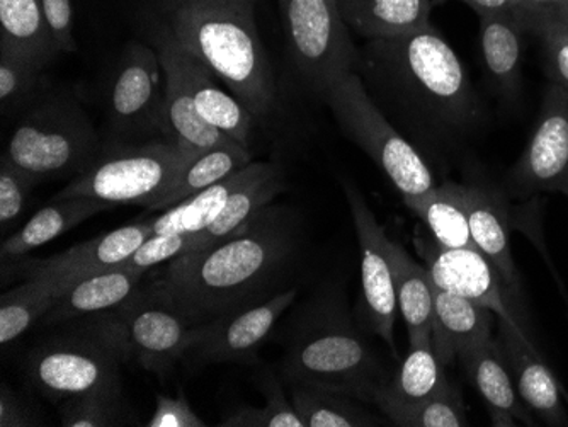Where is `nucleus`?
I'll use <instances>...</instances> for the list:
<instances>
[{
  "label": "nucleus",
  "mask_w": 568,
  "mask_h": 427,
  "mask_svg": "<svg viewBox=\"0 0 568 427\" xmlns=\"http://www.w3.org/2000/svg\"><path fill=\"white\" fill-rule=\"evenodd\" d=\"M356 72L376 106L424 159L448 154L484 116L467 69L434 27L368 40Z\"/></svg>",
  "instance_id": "obj_1"
},
{
  "label": "nucleus",
  "mask_w": 568,
  "mask_h": 427,
  "mask_svg": "<svg viewBox=\"0 0 568 427\" xmlns=\"http://www.w3.org/2000/svg\"><path fill=\"white\" fill-rule=\"evenodd\" d=\"M300 253L296 216L271 203L234 237L168 263L146 289L193 327L209 324L283 292Z\"/></svg>",
  "instance_id": "obj_2"
},
{
  "label": "nucleus",
  "mask_w": 568,
  "mask_h": 427,
  "mask_svg": "<svg viewBox=\"0 0 568 427\" xmlns=\"http://www.w3.org/2000/svg\"><path fill=\"white\" fill-rule=\"evenodd\" d=\"M162 24L255 120L273 114L276 82L255 22V0H164Z\"/></svg>",
  "instance_id": "obj_3"
},
{
  "label": "nucleus",
  "mask_w": 568,
  "mask_h": 427,
  "mask_svg": "<svg viewBox=\"0 0 568 427\" xmlns=\"http://www.w3.org/2000/svg\"><path fill=\"white\" fill-rule=\"evenodd\" d=\"M281 375L290 385L349 395L365 404H375L390 378L337 288L303 308L284 347Z\"/></svg>",
  "instance_id": "obj_4"
},
{
  "label": "nucleus",
  "mask_w": 568,
  "mask_h": 427,
  "mask_svg": "<svg viewBox=\"0 0 568 427\" xmlns=\"http://www.w3.org/2000/svg\"><path fill=\"white\" fill-rule=\"evenodd\" d=\"M9 135L2 159L44 181L75 180L104 150L101 136L72 92L34 95Z\"/></svg>",
  "instance_id": "obj_5"
},
{
  "label": "nucleus",
  "mask_w": 568,
  "mask_h": 427,
  "mask_svg": "<svg viewBox=\"0 0 568 427\" xmlns=\"http://www.w3.org/2000/svg\"><path fill=\"white\" fill-rule=\"evenodd\" d=\"M197 155L165 140L104 145L94 165L55 197L85 196L108 205L149 210L178 184Z\"/></svg>",
  "instance_id": "obj_6"
},
{
  "label": "nucleus",
  "mask_w": 568,
  "mask_h": 427,
  "mask_svg": "<svg viewBox=\"0 0 568 427\" xmlns=\"http://www.w3.org/2000/svg\"><path fill=\"white\" fill-rule=\"evenodd\" d=\"M322 99L341 132L375 162L397 187L402 200L419 196L436 186V177L424 155L376 106L359 73H347Z\"/></svg>",
  "instance_id": "obj_7"
},
{
  "label": "nucleus",
  "mask_w": 568,
  "mask_h": 427,
  "mask_svg": "<svg viewBox=\"0 0 568 427\" xmlns=\"http://www.w3.org/2000/svg\"><path fill=\"white\" fill-rule=\"evenodd\" d=\"M94 333L62 334L34 347L26 359L30 384L50 400L99 388L121 387V362L128 358L113 315L102 314Z\"/></svg>",
  "instance_id": "obj_8"
},
{
  "label": "nucleus",
  "mask_w": 568,
  "mask_h": 427,
  "mask_svg": "<svg viewBox=\"0 0 568 427\" xmlns=\"http://www.w3.org/2000/svg\"><path fill=\"white\" fill-rule=\"evenodd\" d=\"M296 72L315 94L356 72L359 52L337 0H277Z\"/></svg>",
  "instance_id": "obj_9"
},
{
  "label": "nucleus",
  "mask_w": 568,
  "mask_h": 427,
  "mask_svg": "<svg viewBox=\"0 0 568 427\" xmlns=\"http://www.w3.org/2000/svg\"><path fill=\"white\" fill-rule=\"evenodd\" d=\"M110 140L104 145L168 140L165 79L155 48L133 41L124 48L106 103Z\"/></svg>",
  "instance_id": "obj_10"
},
{
  "label": "nucleus",
  "mask_w": 568,
  "mask_h": 427,
  "mask_svg": "<svg viewBox=\"0 0 568 427\" xmlns=\"http://www.w3.org/2000/svg\"><path fill=\"white\" fill-rule=\"evenodd\" d=\"M111 315L120 327L128 358L135 359L143 369L158 376L171 373L193 346V325L149 289L140 288L130 302Z\"/></svg>",
  "instance_id": "obj_11"
},
{
  "label": "nucleus",
  "mask_w": 568,
  "mask_h": 427,
  "mask_svg": "<svg viewBox=\"0 0 568 427\" xmlns=\"http://www.w3.org/2000/svg\"><path fill=\"white\" fill-rule=\"evenodd\" d=\"M343 186L359 241L361 289L366 322L369 329L388 344L397 358L395 321L398 304L390 261V238L386 237L385 228L379 225L365 196L354 184L344 181Z\"/></svg>",
  "instance_id": "obj_12"
},
{
  "label": "nucleus",
  "mask_w": 568,
  "mask_h": 427,
  "mask_svg": "<svg viewBox=\"0 0 568 427\" xmlns=\"http://www.w3.org/2000/svg\"><path fill=\"white\" fill-rule=\"evenodd\" d=\"M535 133L507 175L516 196L564 193L568 186V89L550 82Z\"/></svg>",
  "instance_id": "obj_13"
},
{
  "label": "nucleus",
  "mask_w": 568,
  "mask_h": 427,
  "mask_svg": "<svg viewBox=\"0 0 568 427\" xmlns=\"http://www.w3.org/2000/svg\"><path fill=\"white\" fill-rule=\"evenodd\" d=\"M298 288L283 289L264 304L209 324L194 325V340L187 350L194 366L237 363L254 365L261 346L270 339L277 321L295 304Z\"/></svg>",
  "instance_id": "obj_14"
},
{
  "label": "nucleus",
  "mask_w": 568,
  "mask_h": 427,
  "mask_svg": "<svg viewBox=\"0 0 568 427\" xmlns=\"http://www.w3.org/2000/svg\"><path fill=\"white\" fill-rule=\"evenodd\" d=\"M414 244L437 288L471 299L499 318L518 322L525 329V321L514 307L513 293L478 248H446L423 237L414 238Z\"/></svg>",
  "instance_id": "obj_15"
},
{
  "label": "nucleus",
  "mask_w": 568,
  "mask_h": 427,
  "mask_svg": "<svg viewBox=\"0 0 568 427\" xmlns=\"http://www.w3.org/2000/svg\"><path fill=\"white\" fill-rule=\"evenodd\" d=\"M152 235V220L130 223L116 231L73 245L65 253L48 260L19 261L16 267L26 279L51 276L62 279L63 285H67L89 274L121 266Z\"/></svg>",
  "instance_id": "obj_16"
},
{
  "label": "nucleus",
  "mask_w": 568,
  "mask_h": 427,
  "mask_svg": "<svg viewBox=\"0 0 568 427\" xmlns=\"http://www.w3.org/2000/svg\"><path fill=\"white\" fill-rule=\"evenodd\" d=\"M499 344L513 373L516 390L535 419L544 426H568L557 378L529 343L528 333L518 322L499 318Z\"/></svg>",
  "instance_id": "obj_17"
},
{
  "label": "nucleus",
  "mask_w": 568,
  "mask_h": 427,
  "mask_svg": "<svg viewBox=\"0 0 568 427\" xmlns=\"http://www.w3.org/2000/svg\"><path fill=\"white\" fill-rule=\"evenodd\" d=\"M158 33L164 38L171 48L175 62L183 70L187 88L193 95L194 106L197 113L210 126L219 130L226 139L234 140L241 145H251L252 130L255 126V118L232 92L220 88L215 73L204 65L191 50L175 40L174 34L161 24Z\"/></svg>",
  "instance_id": "obj_18"
},
{
  "label": "nucleus",
  "mask_w": 568,
  "mask_h": 427,
  "mask_svg": "<svg viewBox=\"0 0 568 427\" xmlns=\"http://www.w3.org/2000/svg\"><path fill=\"white\" fill-rule=\"evenodd\" d=\"M143 274L121 264L67 283L41 322L44 325L63 324L116 311L140 292Z\"/></svg>",
  "instance_id": "obj_19"
},
{
  "label": "nucleus",
  "mask_w": 568,
  "mask_h": 427,
  "mask_svg": "<svg viewBox=\"0 0 568 427\" xmlns=\"http://www.w3.org/2000/svg\"><path fill=\"white\" fill-rule=\"evenodd\" d=\"M471 238L478 251L496 266L513 293L521 296V279L510 253L509 205L500 191L484 184H463Z\"/></svg>",
  "instance_id": "obj_20"
},
{
  "label": "nucleus",
  "mask_w": 568,
  "mask_h": 427,
  "mask_svg": "<svg viewBox=\"0 0 568 427\" xmlns=\"http://www.w3.org/2000/svg\"><path fill=\"white\" fill-rule=\"evenodd\" d=\"M459 362L471 384L484 398L493 426L513 427L518 426V423L536 426L538 420L523 404L516 390L513 373L507 365L499 340L490 339L467 350Z\"/></svg>",
  "instance_id": "obj_21"
},
{
  "label": "nucleus",
  "mask_w": 568,
  "mask_h": 427,
  "mask_svg": "<svg viewBox=\"0 0 568 427\" xmlns=\"http://www.w3.org/2000/svg\"><path fill=\"white\" fill-rule=\"evenodd\" d=\"M494 312L434 285L433 344L449 366L467 350L493 339Z\"/></svg>",
  "instance_id": "obj_22"
},
{
  "label": "nucleus",
  "mask_w": 568,
  "mask_h": 427,
  "mask_svg": "<svg viewBox=\"0 0 568 427\" xmlns=\"http://www.w3.org/2000/svg\"><path fill=\"white\" fill-rule=\"evenodd\" d=\"M153 48L158 50L164 69L165 79V118H168V140L178 143L187 152L201 154L204 150L223 145L234 140L226 139L219 130L210 126L197 113L193 95L187 88L183 70L175 62L171 48L161 34L153 37Z\"/></svg>",
  "instance_id": "obj_23"
},
{
  "label": "nucleus",
  "mask_w": 568,
  "mask_h": 427,
  "mask_svg": "<svg viewBox=\"0 0 568 427\" xmlns=\"http://www.w3.org/2000/svg\"><path fill=\"white\" fill-rule=\"evenodd\" d=\"M283 169L273 162H252L247 180L230 194L220 215L210 223L209 227L200 232V242L196 251L222 244L254 218L261 210L273 203L277 194L283 193Z\"/></svg>",
  "instance_id": "obj_24"
},
{
  "label": "nucleus",
  "mask_w": 568,
  "mask_h": 427,
  "mask_svg": "<svg viewBox=\"0 0 568 427\" xmlns=\"http://www.w3.org/2000/svg\"><path fill=\"white\" fill-rule=\"evenodd\" d=\"M528 33L513 16H480V50L490 88L507 103L521 94L523 38Z\"/></svg>",
  "instance_id": "obj_25"
},
{
  "label": "nucleus",
  "mask_w": 568,
  "mask_h": 427,
  "mask_svg": "<svg viewBox=\"0 0 568 427\" xmlns=\"http://www.w3.org/2000/svg\"><path fill=\"white\" fill-rule=\"evenodd\" d=\"M445 368L442 359L437 358L433 336L419 337L408 344L407 356L376 394L375 406L386 417L394 410L430 397L448 384Z\"/></svg>",
  "instance_id": "obj_26"
},
{
  "label": "nucleus",
  "mask_w": 568,
  "mask_h": 427,
  "mask_svg": "<svg viewBox=\"0 0 568 427\" xmlns=\"http://www.w3.org/2000/svg\"><path fill=\"white\" fill-rule=\"evenodd\" d=\"M111 209L114 206L92 197L77 196L62 197V200L53 197L50 205L38 210L18 234L6 238L0 248L2 263H14L34 248L43 247L48 242L55 241L60 235L72 231L85 220Z\"/></svg>",
  "instance_id": "obj_27"
},
{
  "label": "nucleus",
  "mask_w": 568,
  "mask_h": 427,
  "mask_svg": "<svg viewBox=\"0 0 568 427\" xmlns=\"http://www.w3.org/2000/svg\"><path fill=\"white\" fill-rule=\"evenodd\" d=\"M347 28L359 37H398L433 27V0H337Z\"/></svg>",
  "instance_id": "obj_28"
},
{
  "label": "nucleus",
  "mask_w": 568,
  "mask_h": 427,
  "mask_svg": "<svg viewBox=\"0 0 568 427\" xmlns=\"http://www.w3.org/2000/svg\"><path fill=\"white\" fill-rule=\"evenodd\" d=\"M419 216L436 244L446 248H477L471 238L463 184L446 181L419 196L404 200Z\"/></svg>",
  "instance_id": "obj_29"
},
{
  "label": "nucleus",
  "mask_w": 568,
  "mask_h": 427,
  "mask_svg": "<svg viewBox=\"0 0 568 427\" xmlns=\"http://www.w3.org/2000/svg\"><path fill=\"white\" fill-rule=\"evenodd\" d=\"M390 261L398 312L407 327L408 344L433 336L434 283L429 270L394 241H390Z\"/></svg>",
  "instance_id": "obj_30"
},
{
  "label": "nucleus",
  "mask_w": 568,
  "mask_h": 427,
  "mask_svg": "<svg viewBox=\"0 0 568 427\" xmlns=\"http://www.w3.org/2000/svg\"><path fill=\"white\" fill-rule=\"evenodd\" d=\"M0 43L44 67L60 53L41 0H0Z\"/></svg>",
  "instance_id": "obj_31"
},
{
  "label": "nucleus",
  "mask_w": 568,
  "mask_h": 427,
  "mask_svg": "<svg viewBox=\"0 0 568 427\" xmlns=\"http://www.w3.org/2000/svg\"><path fill=\"white\" fill-rule=\"evenodd\" d=\"M252 162V152L247 146L237 142H226L223 145L204 150L190 165L183 177L178 181L169 193H165L149 212H165L181 201L215 186L230 175L237 174Z\"/></svg>",
  "instance_id": "obj_32"
},
{
  "label": "nucleus",
  "mask_w": 568,
  "mask_h": 427,
  "mask_svg": "<svg viewBox=\"0 0 568 427\" xmlns=\"http://www.w3.org/2000/svg\"><path fill=\"white\" fill-rule=\"evenodd\" d=\"M292 401L303 427H372L388 423L386 417L369 413L365 401L322 388L290 385Z\"/></svg>",
  "instance_id": "obj_33"
},
{
  "label": "nucleus",
  "mask_w": 568,
  "mask_h": 427,
  "mask_svg": "<svg viewBox=\"0 0 568 427\" xmlns=\"http://www.w3.org/2000/svg\"><path fill=\"white\" fill-rule=\"evenodd\" d=\"M62 279L51 276L28 278L22 285L0 296V343L2 346L18 340L22 334L47 315L62 292Z\"/></svg>",
  "instance_id": "obj_34"
},
{
  "label": "nucleus",
  "mask_w": 568,
  "mask_h": 427,
  "mask_svg": "<svg viewBox=\"0 0 568 427\" xmlns=\"http://www.w3.org/2000/svg\"><path fill=\"white\" fill-rule=\"evenodd\" d=\"M252 164V162H251ZM251 164L152 218V234H200L220 215L230 194L247 180Z\"/></svg>",
  "instance_id": "obj_35"
},
{
  "label": "nucleus",
  "mask_w": 568,
  "mask_h": 427,
  "mask_svg": "<svg viewBox=\"0 0 568 427\" xmlns=\"http://www.w3.org/2000/svg\"><path fill=\"white\" fill-rule=\"evenodd\" d=\"M386 419L402 427L468 426L467 407L463 401L462 392L449 382L430 397L417 401L414 406L394 410Z\"/></svg>",
  "instance_id": "obj_36"
},
{
  "label": "nucleus",
  "mask_w": 568,
  "mask_h": 427,
  "mask_svg": "<svg viewBox=\"0 0 568 427\" xmlns=\"http://www.w3.org/2000/svg\"><path fill=\"white\" fill-rule=\"evenodd\" d=\"M266 404L263 407L242 406L229 414L220 426L229 427H303L292 398L286 397L283 385L271 372L257 378Z\"/></svg>",
  "instance_id": "obj_37"
},
{
  "label": "nucleus",
  "mask_w": 568,
  "mask_h": 427,
  "mask_svg": "<svg viewBox=\"0 0 568 427\" xmlns=\"http://www.w3.org/2000/svg\"><path fill=\"white\" fill-rule=\"evenodd\" d=\"M63 427H111L126 423L121 387L99 388L65 398L60 407Z\"/></svg>",
  "instance_id": "obj_38"
},
{
  "label": "nucleus",
  "mask_w": 568,
  "mask_h": 427,
  "mask_svg": "<svg viewBox=\"0 0 568 427\" xmlns=\"http://www.w3.org/2000/svg\"><path fill=\"white\" fill-rule=\"evenodd\" d=\"M47 67L0 43V104L2 113L28 106L37 95Z\"/></svg>",
  "instance_id": "obj_39"
},
{
  "label": "nucleus",
  "mask_w": 568,
  "mask_h": 427,
  "mask_svg": "<svg viewBox=\"0 0 568 427\" xmlns=\"http://www.w3.org/2000/svg\"><path fill=\"white\" fill-rule=\"evenodd\" d=\"M526 31L541 43L550 82L568 89V22L547 9H538L529 19Z\"/></svg>",
  "instance_id": "obj_40"
},
{
  "label": "nucleus",
  "mask_w": 568,
  "mask_h": 427,
  "mask_svg": "<svg viewBox=\"0 0 568 427\" xmlns=\"http://www.w3.org/2000/svg\"><path fill=\"white\" fill-rule=\"evenodd\" d=\"M38 186L30 174L2 159L0 162V228L8 234L9 228L24 215L30 206L31 194Z\"/></svg>",
  "instance_id": "obj_41"
},
{
  "label": "nucleus",
  "mask_w": 568,
  "mask_h": 427,
  "mask_svg": "<svg viewBox=\"0 0 568 427\" xmlns=\"http://www.w3.org/2000/svg\"><path fill=\"white\" fill-rule=\"evenodd\" d=\"M200 235L197 234H162L146 238L133 256L124 261L128 270L146 273L152 267L171 263L183 254L193 253L197 248Z\"/></svg>",
  "instance_id": "obj_42"
},
{
  "label": "nucleus",
  "mask_w": 568,
  "mask_h": 427,
  "mask_svg": "<svg viewBox=\"0 0 568 427\" xmlns=\"http://www.w3.org/2000/svg\"><path fill=\"white\" fill-rule=\"evenodd\" d=\"M149 427H204L206 423L194 413L190 400L183 392L175 397L171 395H155V410L150 417Z\"/></svg>",
  "instance_id": "obj_43"
},
{
  "label": "nucleus",
  "mask_w": 568,
  "mask_h": 427,
  "mask_svg": "<svg viewBox=\"0 0 568 427\" xmlns=\"http://www.w3.org/2000/svg\"><path fill=\"white\" fill-rule=\"evenodd\" d=\"M41 4H43L44 16H47L48 24H50L51 33L55 37L60 52H75L72 0H41Z\"/></svg>",
  "instance_id": "obj_44"
},
{
  "label": "nucleus",
  "mask_w": 568,
  "mask_h": 427,
  "mask_svg": "<svg viewBox=\"0 0 568 427\" xmlns=\"http://www.w3.org/2000/svg\"><path fill=\"white\" fill-rule=\"evenodd\" d=\"M41 426L34 407L8 384L0 385V427Z\"/></svg>",
  "instance_id": "obj_45"
},
{
  "label": "nucleus",
  "mask_w": 568,
  "mask_h": 427,
  "mask_svg": "<svg viewBox=\"0 0 568 427\" xmlns=\"http://www.w3.org/2000/svg\"><path fill=\"white\" fill-rule=\"evenodd\" d=\"M474 9L478 16H513L528 27L529 19L538 11L528 0H458Z\"/></svg>",
  "instance_id": "obj_46"
},
{
  "label": "nucleus",
  "mask_w": 568,
  "mask_h": 427,
  "mask_svg": "<svg viewBox=\"0 0 568 427\" xmlns=\"http://www.w3.org/2000/svg\"><path fill=\"white\" fill-rule=\"evenodd\" d=\"M528 2L532 8L554 9L558 8V6L565 4L568 0H528Z\"/></svg>",
  "instance_id": "obj_47"
},
{
  "label": "nucleus",
  "mask_w": 568,
  "mask_h": 427,
  "mask_svg": "<svg viewBox=\"0 0 568 427\" xmlns=\"http://www.w3.org/2000/svg\"><path fill=\"white\" fill-rule=\"evenodd\" d=\"M551 14L558 16V18L564 19V21L568 22V2L565 4L558 6V8L547 9Z\"/></svg>",
  "instance_id": "obj_48"
},
{
  "label": "nucleus",
  "mask_w": 568,
  "mask_h": 427,
  "mask_svg": "<svg viewBox=\"0 0 568 427\" xmlns=\"http://www.w3.org/2000/svg\"><path fill=\"white\" fill-rule=\"evenodd\" d=\"M434 4H443V2H448V0H433Z\"/></svg>",
  "instance_id": "obj_49"
},
{
  "label": "nucleus",
  "mask_w": 568,
  "mask_h": 427,
  "mask_svg": "<svg viewBox=\"0 0 568 427\" xmlns=\"http://www.w3.org/2000/svg\"><path fill=\"white\" fill-rule=\"evenodd\" d=\"M564 194H565V196H568V186H567V187H565V190H564Z\"/></svg>",
  "instance_id": "obj_50"
}]
</instances>
